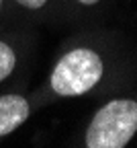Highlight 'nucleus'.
<instances>
[{"instance_id": "f257e3e1", "label": "nucleus", "mask_w": 137, "mask_h": 148, "mask_svg": "<svg viewBox=\"0 0 137 148\" xmlns=\"http://www.w3.org/2000/svg\"><path fill=\"white\" fill-rule=\"evenodd\" d=\"M137 132V103L133 99H115L92 117L86 146L88 148H123Z\"/></svg>"}, {"instance_id": "f03ea898", "label": "nucleus", "mask_w": 137, "mask_h": 148, "mask_svg": "<svg viewBox=\"0 0 137 148\" xmlns=\"http://www.w3.org/2000/svg\"><path fill=\"white\" fill-rule=\"evenodd\" d=\"M102 76V60L100 56L78 47L68 51L57 62L51 74V88L62 97H78L88 92Z\"/></svg>"}, {"instance_id": "7ed1b4c3", "label": "nucleus", "mask_w": 137, "mask_h": 148, "mask_svg": "<svg viewBox=\"0 0 137 148\" xmlns=\"http://www.w3.org/2000/svg\"><path fill=\"white\" fill-rule=\"evenodd\" d=\"M29 117V101L21 95L0 97V136H8Z\"/></svg>"}, {"instance_id": "20e7f679", "label": "nucleus", "mask_w": 137, "mask_h": 148, "mask_svg": "<svg viewBox=\"0 0 137 148\" xmlns=\"http://www.w3.org/2000/svg\"><path fill=\"white\" fill-rule=\"evenodd\" d=\"M14 64H16L14 51L10 49V45H6L4 41H0V80H4L14 70Z\"/></svg>"}, {"instance_id": "39448f33", "label": "nucleus", "mask_w": 137, "mask_h": 148, "mask_svg": "<svg viewBox=\"0 0 137 148\" xmlns=\"http://www.w3.org/2000/svg\"><path fill=\"white\" fill-rule=\"evenodd\" d=\"M16 2L18 4H21V6H25V8H41L45 2H47V0H16Z\"/></svg>"}, {"instance_id": "423d86ee", "label": "nucleus", "mask_w": 137, "mask_h": 148, "mask_svg": "<svg viewBox=\"0 0 137 148\" xmlns=\"http://www.w3.org/2000/svg\"><path fill=\"white\" fill-rule=\"evenodd\" d=\"M78 2H82V4H88V6H90V4H96L98 0H78Z\"/></svg>"}, {"instance_id": "0eeeda50", "label": "nucleus", "mask_w": 137, "mask_h": 148, "mask_svg": "<svg viewBox=\"0 0 137 148\" xmlns=\"http://www.w3.org/2000/svg\"><path fill=\"white\" fill-rule=\"evenodd\" d=\"M0 6H2V0H0Z\"/></svg>"}]
</instances>
